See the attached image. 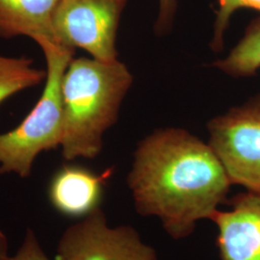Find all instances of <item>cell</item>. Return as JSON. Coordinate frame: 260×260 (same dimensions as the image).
<instances>
[{"instance_id": "cell-3", "label": "cell", "mask_w": 260, "mask_h": 260, "mask_svg": "<svg viewBox=\"0 0 260 260\" xmlns=\"http://www.w3.org/2000/svg\"><path fill=\"white\" fill-rule=\"evenodd\" d=\"M38 45L47 62L46 87L33 110L15 129L0 134V174L31 175L38 155L60 147L63 136L62 80L75 50L48 40Z\"/></svg>"}, {"instance_id": "cell-6", "label": "cell", "mask_w": 260, "mask_h": 260, "mask_svg": "<svg viewBox=\"0 0 260 260\" xmlns=\"http://www.w3.org/2000/svg\"><path fill=\"white\" fill-rule=\"evenodd\" d=\"M62 260H158L157 252L131 225L112 226L99 206L61 235Z\"/></svg>"}, {"instance_id": "cell-5", "label": "cell", "mask_w": 260, "mask_h": 260, "mask_svg": "<svg viewBox=\"0 0 260 260\" xmlns=\"http://www.w3.org/2000/svg\"><path fill=\"white\" fill-rule=\"evenodd\" d=\"M208 132L232 184L260 194V96L209 121Z\"/></svg>"}, {"instance_id": "cell-11", "label": "cell", "mask_w": 260, "mask_h": 260, "mask_svg": "<svg viewBox=\"0 0 260 260\" xmlns=\"http://www.w3.org/2000/svg\"><path fill=\"white\" fill-rule=\"evenodd\" d=\"M47 79V71L37 69L27 57L0 55V103Z\"/></svg>"}, {"instance_id": "cell-14", "label": "cell", "mask_w": 260, "mask_h": 260, "mask_svg": "<svg viewBox=\"0 0 260 260\" xmlns=\"http://www.w3.org/2000/svg\"><path fill=\"white\" fill-rule=\"evenodd\" d=\"M176 9V0H159V15L155 23V29L157 32L164 33L172 26Z\"/></svg>"}, {"instance_id": "cell-9", "label": "cell", "mask_w": 260, "mask_h": 260, "mask_svg": "<svg viewBox=\"0 0 260 260\" xmlns=\"http://www.w3.org/2000/svg\"><path fill=\"white\" fill-rule=\"evenodd\" d=\"M59 0H0V38L56 43L52 18Z\"/></svg>"}, {"instance_id": "cell-7", "label": "cell", "mask_w": 260, "mask_h": 260, "mask_svg": "<svg viewBox=\"0 0 260 260\" xmlns=\"http://www.w3.org/2000/svg\"><path fill=\"white\" fill-rule=\"evenodd\" d=\"M221 260H260V194L233 198L232 208L219 209L212 219Z\"/></svg>"}, {"instance_id": "cell-10", "label": "cell", "mask_w": 260, "mask_h": 260, "mask_svg": "<svg viewBox=\"0 0 260 260\" xmlns=\"http://www.w3.org/2000/svg\"><path fill=\"white\" fill-rule=\"evenodd\" d=\"M213 66L226 75L237 77L254 75L260 68V19L253 20L230 54Z\"/></svg>"}, {"instance_id": "cell-2", "label": "cell", "mask_w": 260, "mask_h": 260, "mask_svg": "<svg viewBox=\"0 0 260 260\" xmlns=\"http://www.w3.org/2000/svg\"><path fill=\"white\" fill-rule=\"evenodd\" d=\"M132 83L129 70L118 59H72L62 80L60 147L66 160L93 159L101 153L104 133L117 121Z\"/></svg>"}, {"instance_id": "cell-13", "label": "cell", "mask_w": 260, "mask_h": 260, "mask_svg": "<svg viewBox=\"0 0 260 260\" xmlns=\"http://www.w3.org/2000/svg\"><path fill=\"white\" fill-rule=\"evenodd\" d=\"M6 260H52L44 251L35 233L28 229L24 235L23 241L19 250L14 255H9ZM55 260H62L56 257Z\"/></svg>"}, {"instance_id": "cell-1", "label": "cell", "mask_w": 260, "mask_h": 260, "mask_svg": "<svg viewBox=\"0 0 260 260\" xmlns=\"http://www.w3.org/2000/svg\"><path fill=\"white\" fill-rule=\"evenodd\" d=\"M127 185L137 213L156 218L172 239L182 240L212 219L232 181L208 143L165 128L138 145Z\"/></svg>"}, {"instance_id": "cell-12", "label": "cell", "mask_w": 260, "mask_h": 260, "mask_svg": "<svg viewBox=\"0 0 260 260\" xmlns=\"http://www.w3.org/2000/svg\"><path fill=\"white\" fill-rule=\"evenodd\" d=\"M250 8L260 12V0H219V9L214 23V34L211 47L220 51L223 47V35L230 19L238 9Z\"/></svg>"}, {"instance_id": "cell-4", "label": "cell", "mask_w": 260, "mask_h": 260, "mask_svg": "<svg viewBox=\"0 0 260 260\" xmlns=\"http://www.w3.org/2000/svg\"><path fill=\"white\" fill-rule=\"evenodd\" d=\"M127 0H59L52 27L60 46L101 61L118 59L117 33Z\"/></svg>"}, {"instance_id": "cell-8", "label": "cell", "mask_w": 260, "mask_h": 260, "mask_svg": "<svg viewBox=\"0 0 260 260\" xmlns=\"http://www.w3.org/2000/svg\"><path fill=\"white\" fill-rule=\"evenodd\" d=\"M112 175H102L77 166H65L56 173L49 186V199L56 209L71 217H85L100 206L103 188Z\"/></svg>"}, {"instance_id": "cell-15", "label": "cell", "mask_w": 260, "mask_h": 260, "mask_svg": "<svg viewBox=\"0 0 260 260\" xmlns=\"http://www.w3.org/2000/svg\"><path fill=\"white\" fill-rule=\"evenodd\" d=\"M9 255L8 237L0 230V260H6Z\"/></svg>"}]
</instances>
